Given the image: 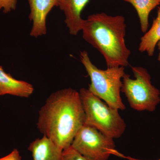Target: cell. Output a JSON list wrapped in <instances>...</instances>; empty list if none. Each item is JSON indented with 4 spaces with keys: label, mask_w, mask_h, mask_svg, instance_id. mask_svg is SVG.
Here are the masks:
<instances>
[{
    "label": "cell",
    "mask_w": 160,
    "mask_h": 160,
    "mask_svg": "<svg viewBox=\"0 0 160 160\" xmlns=\"http://www.w3.org/2000/svg\"><path fill=\"white\" fill-rule=\"evenodd\" d=\"M90 0H58V6L65 15V22L70 34L76 36L81 31L82 12Z\"/></svg>",
    "instance_id": "cell-8"
},
{
    "label": "cell",
    "mask_w": 160,
    "mask_h": 160,
    "mask_svg": "<svg viewBox=\"0 0 160 160\" xmlns=\"http://www.w3.org/2000/svg\"><path fill=\"white\" fill-rule=\"evenodd\" d=\"M135 79L125 73L122 78L121 92L127 98L130 107L137 111L153 112L160 102V91L152 85L147 69L132 67Z\"/></svg>",
    "instance_id": "cell-5"
},
{
    "label": "cell",
    "mask_w": 160,
    "mask_h": 160,
    "mask_svg": "<svg viewBox=\"0 0 160 160\" xmlns=\"http://www.w3.org/2000/svg\"><path fill=\"white\" fill-rule=\"evenodd\" d=\"M0 160H22V157L18 150L15 149L6 156L0 158Z\"/></svg>",
    "instance_id": "cell-15"
},
{
    "label": "cell",
    "mask_w": 160,
    "mask_h": 160,
    "mask_svg": "<svg viewBox=\"0 0 160 160\" xmlns=\"http://www.w3.org/2000/svg\"><path fill=\"white\" fill-rule=\"evenodd\" d=\"M160 40V6H158L157 16L153 20L151 28L141 38L139 51L141 52H147L149 57L153 56L155 49Z\"/></svg>",
    "instance_id": "cell-11"
},
{
    "label": "cell",
    "mask_w": 160,
    "mask_h": 160,
    "mask_svg": "<svg viewBox=\"0 0 160 160\" xmlns=\"http://www.w3.org/2000/svg\"><path fill=\"white\" fill-rule=\"evenodd\" d=\"M85 123L79 92L69 88L55 92L47 98L39 112L37 126L43 136L64 150L71 146Z\"/></svg>",
    "instance_id": "cell-1"
},
{
    "label": "cell",
    "mask_w": 160,
    "mask_h": 160,
    "mask_svg": "<svg viewBox=\"0 0 160 160\" xmlns=\"http://www.w3.org/2000/svg\"><path fill=\"white\" fill-rule=\"evenodd\" d=\"M71 146L89 160H108L112 154L122 155L116 150L114 139L85 124L78 132Z\"/></svg>",
    "instance_id": "cell-6"
},
{
    "label": "cell",
    "mask_w": 160,
    "mask_h": 160,
    "mask_svg": "<svg viewBox=\"0 0 160 160\" xmlns=\"http://www.w3.org/2000/svg\"><path fill=\"white\" fill-rule=\"evenodd\" d=\"M28 149L33 160H62L63 149L44 136L32 142Z\"/></svg>",
    "instance_id": "cell-10"
},
{
    "label": "cell",
    "mask_w": 160,
    "mask_h": 160,
    "mask_svg": "<svg viewBox=\"0 0 160 160\" xmlns=\"http://www.w3.org/2000/svg\"><path fill=\"white\" fill-rule=\"evenodd\" d=\"M127 158H128L129 160H140V159H135L133 158H129V157H127ZM160 160V158L158 159V160Z\"/></svg>",
    "instance_id": "cell-17"
},
{
    "label": "cell",
    "mask_w": 160,
    "mask_h": 160,
    "mask_svg": "<svg viewBox=\"0 0 160 160\" xmlns=\"http://www.w3.org/2000/svg\"><path fill=\"white\" fill-rule=\"evenodd\" d=\"M62 160H89L79 153L71 146L64 149Z\"/></svg>",
    "instance_id": "cell-13"
},
{
    "label": "cell",
    "mask_w": 160,
    "mask_h": 160,
    "mask_svg": "<svg viewBox=\"0 0 160 160\" xmlns=\"http://www.w3.org/2000/svg\"><path fill=\"white\" fill-rule=\"evenodd\" d=\"M80 60L90 77L88 89L109 106L118 110L126 109L121 96L125 67L99 69L92 62L87 51L81 52Z\"/></svg>",
    "instance_id": "cell-3"
},
{
    "label": "cell",
    "mask_w": 160,
    "mask_h": 160,
    "mask_svg": "<svg viewBox=\"0 0 160 160\" xmlns=\"http://www.w3.org/2000/svg\"><path fill=\"white\" fill-rule=\"evenodd\" d=\"M79 93L85 112V125L94 127L112 138L121 137L126 125L118 109L109 106L88 89L82 88Z\"/></svg>",
    "instance_id": "cell-4"
},
{
    "label": "cell",
    "mask_w": 160,
    "mask_h": 160,
    "mask_svg": "<svg viewBox=\"0 0 160 160\" xmlns=\"http://www.w3.org/2000/svg\"><path fill=\"white\" fill-rule=\"evenodd\" d=\"M32 84L16 79L4 71L0 66V96L11 95L21 98L29 97L34 92Z\"/></svg>",
    "instance_id": "cell-9"
},
{
    "label": "cell",
    "mask_w": 160,
    "mask_h": 160,
    "mask_svg": "<svg viewBox=\"0 0 160 160\" xmlns=\"http://www.w3.org/2000/svg\"><path fill=\"white\" fill-rule=\"evenodd\" d=\"M17 0H0V10L3 9L5 13L14 10L16 8Z\"/></svg>",
    "instance_id": "cell-14"
},
{
    "label": "cell",
    "mask_w": 160,
    "mask_h": 160,
    "mask_svg": "<svg viewBox=\"0 0 160 160\" xmlns=\"http://www.w3.org/2000/svg\"><path fill=\"white\" fill-rule=\"evenodd\" d=\"M30 7L29 18L32 25L30 35L34 38L47 33L46 18L55 6H58V0H28Z\"/></svg>",
    "instance_id": "cell-7"
},
{
    "label": "cell",
    "mask_w": 160,
    "mask_h": 160,
    "mask_svg": "<svg viewBox=\"0 0 160 160\" xmlns=\"http://www.w3.org/2000/svg\"><path fill=\"white\" fill-rule=\"evenodd\" d=\"M157 46H158V49L159 51L158 57V60L159 62L160 63V40L158 42Z\"/></svg>",
    "instance_id": "cell-16"
},
{
    "label": "cell",
    "mask_w": 160,
    "mask_h": 160,
    "mask_svg": "<svg viewBox=\"0 0 160 160\" xmlns=\"http://www.w3.org/2000/svg\"><path fill=\"white\" fill-rule=\"evenodd\" d=\"M126 27L123 16L102 12L83 20L81 31L83 39L102 55L108 68L125 67L131 54L125 42Z\"/></svg>",
    "instance_id": "cell-2"
},
{
    "label": "cell",
    "mask_w": 160,
    "mask_h": 160,
    "mask_svg": "<svg viewBox=\"0 0 160 160\" xmlns=\"http://www.w3.org/2000/svg\"><path fill=\"white\" fill-rule=\"evenodd\" d=\"M130 3L136 10L139 19L142 31L146 33L149 27L150 12L160 5V0H124Z\"/></svg>",
    "instance_id": "cell-12"
}]
</instances>
